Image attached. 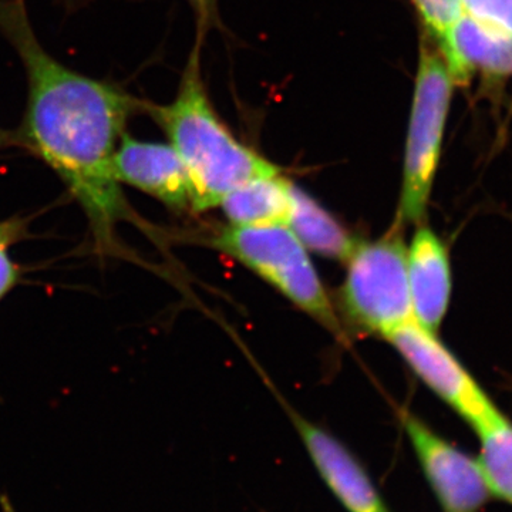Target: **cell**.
<instances>
[{"mask_svg": "<svg viewBox=\"0 0 512 512\" xmlns=\"http://www.w3.org/2000/svg\"><path fill=\"white\" fill-rule=\"evenodd\" d=\"M0 35L18 53L28 101L19 147L52 168L79 202L101 255H119L117 227L133 217L114 173V153L144 100L64 66L36 36L25 0H0Z\"/></svg>", "mask_w": 512, "mask_h": 512, "instance_id": "6da1fadb", "label": "cell"}, {"mask_svg": "<svg viewBox=\"0 0 512 512\" xmlns=\"http://www.w3.org/2000/svg\"><path fill=\"white\" fill-rule=\"evenodd\" d=\"M204 40L195 37L173 101H144L148 114L183 161L190 181L192 211L220 207L222 198L256 177L281 173L279 167L245 146L220 119L201 72Z\"/></svg>", "mask_w": 512, "mask_h": 512, "instance_id": "7a4b0ae2", "label": "cell"}, {"mask_svg": "<svg viewBox=\"0 0 512 512\" xmlns=\"http://www.w3.org/2000/svg\"><path fill=\"white\" fill-rule=\"evenodd\" d=\"M454 86L440 50L421 30L397 214V222L402 225L420 224L426 217L443 153Z\"/></svg>", "mask_w": 512, "mask_h": 512, "instance_id": "3957f363", "label": "cell"}, {"mask_svg": "<svg viewBox=\"0 0 512 512\" xmlns=\"http://www.w3.org/2000/svg\"><path fill=\"white\" fill-rule=\"evenodd\" d=\"M214 245L264 278L302 311L342 336V326L305 245L286 224L222 229Z\"/></svg>", "mask_w": 512, "mask_h": 512, "instance_id": "277c9868", "label": "cell"}, {"mask_svg": "<svg viewBox=\"0 0 512 512\" xmlns=\"http://www.w3.org/2000/svg\"><path fill=\"white\" fill-rule=\"evenodd\" d=\"M403 225L373 242H357L342 288L346 315L366 332L387 338L413 318Z\"/></svg>", "mask_w": 512, "mask_h": 512, "instance_id": "5b68a950", "label": "cell"}, {"mask_svg": "<svg viewBox=\"0 0 512 512\" xmlns=\"http://www.w3.org/2000/svg\"><path fill=\"white\" fill-rule=\"evenodd\" d=\"M386 339L399 350L414 373L471 427L497 412L493 400L437 339L436 333L412 319Z\"/></svg>", "mask_w": 512, "mask_h": 512, "instance_id": "8992f818", "label": "cell"}, {"mask_svg": "<svg viewBox=\"0 0 512 512\" xmlns=\"http://www.w3.org/2000/svg\"><path fill=\"white\" fill-rule=\"evenodd\" d=\"M421 468L444 512H478L494 497L483 468L409 412L402 413Z\"/></svg>", "mask_w": 512, "mask_h": 512, "instance_id": "52a82bcc", "label": "cell"}, {"mask_svg": "<svg viewBox=\"0 0 512 512\" xmlns=\"http://www.w3.org/2000/svg\"><path fill=\"white\" fill-rule=\"evenodd\" d=\"M114 173L120 184L156 198L171 210H192L187 171L170 144L136 140L126 131L114 153Z\"/></svg>", "mask_w": 512, "mask_h": 512, "instance_id": "ba28073f", "label": "cell"}, {"mask_svg": "<svg viewBox=\"0 0 512 512\" xmlns=\"http://www.w3.org/2000/svg\"><path fill=\"white\" fill-rule=\"evenodd\" d=\"M299 436L320 476L349 512H390L365 468L335 437L292 414Z\"/></svg>", "mask_w": 512, "mask_h": 512, "instance_id": "9c48e42d", "label": "cell"}, {"mask_svg": "<svg viewBox=\"0 0 512 512\" xmlns=\"http://www.w3.org/2000/svg\"><path fill=\"white\" fill-rule=\"evenodd\" d=\"M407 279L413 318L437 333L451 298V268L446 245L426 225H420L407 248Z\"/></svg>", "mask_w": 512, "mask_h": 512, "instance_id": "30bf717a", "label": "cell"}, {"mask_svg": "<svg viewBox=\"0 0 512 512\" xmlns=\"http://www.w3.org/2000/svg\"><path fill=\"white\" fill-rule=\"evenodd\" d=\"M440 53L456 86H466L477 72L491 79L512 76V35L467 15Z\"/></svg>", "mask_w": 512, "mask_h": 512, "instance_id": "8fae6325", "label": "cell"}, {"mask_svg": "<svg viewBox=\"0 0 512 512\" xmlns=\"http://www.w3.org/2000/svg\"><path fill=\"white\" fill-rule=\"evenodd\" d=\"M291 181L282 173L252 178L222 198L220 207L237 227L286 224L292 198Z\"/></svg>", "mask_w": 512, "mask_h": 512, "instance_id": "7c38bea8", "label": "cell"}, {"mask_svg": "<svg viewBox=\"0 0 512 512\" xmlns=\"http://www.w3.org/2000/svg\"><path fill=\"white\" fill-rule=\"evenodd\" d=\"M286 225L305 248L336 261H348L357 244L335 217L296 185L292 187L291 210Z\"/></svg>", "mask_w": 512, "mask_h": 512, "instance_id": "4fadbf2b", "label": "cell"}, {"mask_svg": "<svg viewBox=\"0 0 512 512\" xmlns=\"http://www.w3.org/2000/svg\"><path fill=\"white\" fill-rule=\"evenodd\" d=\"M480 440V457L494 497L512 504V421L500 409L473 427Z\"/></svg>", "mask_w": 512, "mask_h": 512, "instance_id": "5bb4252c", "label": "cell"}, {"mask_svg": "<svg viewBox=\"0 0 512 512\" xmlns=\"http://www.w3.org/2000/svg\"><path fill=\"white\" fill-rule=\"evenodd\" d=\"M419 15L423 32L437 49L446 47L451 33L463 18V0H410Z\"/></svg>", "mask_w": 512, "mask_h": 512, "instance_id": "9a60e30c", "label": "cell"}, {"mask_svg": "<svg viewBox=\"0 0 512 512\" xmlns=\"http://www.w3.org/2000/svg\"><path fill=\"white\" fill-rule=\"evenodd\" d=\"M464 13L512 35V0H463Z\"/></svg>", "mask_w": 512, "mask_h": 512, "instance_id": "2e32d148", "label": "cell"}, {"mask_svg": "<svg viewBox=\"0 0 512 512\" xmlns=\"http://www.w3.org/2000/svg\"><path fill=\"white\" fill-rule=\"evenodd\" d=\"M13 244L15 242L0 241V301L15 288L20 279V268L9 252Z\"/></svg>", "mask_w": 512, "mask_h": 512, "instance_id": "e0dca14e", "label": "cell"}, {"mask_svg": "<svg viewBox=\"0 0 512 512\" xmlns=\"http://www.w3.org/2000/svg\"><path fill=\"white\" fill-rule=\"evenodd\" d=\"M194 10L197 22V37L205 40L208 32L214 28L218 19V0H187Z\"/></svg>", "mask_w": 512, "mask_h": 512, "instance_id": "ac0fdd59", "label": "cell"}, {"mask_svg": "<svg viewBox=\"0 0 512 512\" xmlns=\"http://www.w3.org/2000/svg\"><path fill=\"white\" fill-rule=\"evenodd\" d=\"M25 222L20 218L0 222V241L18 242L25 232Z\"/></svg>", "mask_w": 512, "mask_h": 512, "instance_id": "d6986e66", "label": "cell"}, {"mask_svg": "<svg viewBox=\"0 0 512 512\" xmlns=\"http://www.w3.org/2000/svg\"><path fill=\"white\" fill-rule=\"evenodd\" d=\"M10 146L19 147L18 134H16V131L0 128V151Z\"/></svg>", "mask_w": 512, "mask_h": 512, "instance_id": "ffe728a7", "label": "cell"}, {"mask_svg": "<svg viewBox=\"0 0 512 512\" xmlns=\"http://www.w3.org/2000/svg\"><path fill=\"white\" fill-rule=\"evenodd\" d=\"M3 512H15L13 511L12 505L8 503V500H2Z\"/></svg>", "mask_w": 512, "mask_h": 512, "instance_id": "44dd1931", "label": "cell"}]
</instances>
